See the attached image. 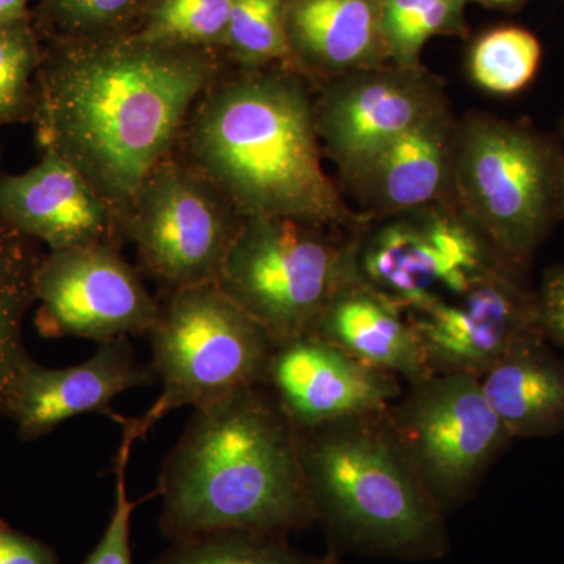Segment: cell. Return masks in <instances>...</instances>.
<instances>
[{"instance_id":"32","label":"cell","mask_w":564,"mask_h":564,"mask_svg":"<svg viewBox=\"0 0 564 564\" xmlns=\"http://www.w3.org/2000/svg\"><path fill=\"white\" fill-rule=\"evenodd\" d=\"M28 0H0V24L25 18Z\"/></svg>"},{"instance_id":"35","label":"cell","mask_w":564,"mask_h":564,"mask_svg":"<svg viewBox=\"0 0 564 564\" xmlns=\"http://www.w3.org/2000/svg\"><path fill=\"white\" fill-rule=\"evenodd\" d=\"M384 2H386V0H381V3H384Z\"/></svg>"},{"instance_id":"19","label":"cell","mask_w":564,"mask_h":564,"mask_svg":"<svg viewBox=\"0 0 564 564\" xmlns=\"http://www.w3.org/2000/svg\"><path fill=\"white\" fill-rule=\"evenodd\" d=\"M285 25L291 52L334 79L389 61L381 0H288Z\"/></svg>"},{"instance_id":"9","label":"cell","mask_w":564,"mask_h":564,"mask_svg":"<svg viewBox=\"0 0 564 564\" xmlns=\"http://www.w3.org/2000/svg\"><path fill=\"white\" fill-rule=\"evenodd\" d=\"M245 218L191 162L170 154L121 220L141 267L170 291L217 281Z\"/></svg>"},{"instance_id":"18","label":"cell","mask_w":564,"mask_h":564,"mask_svg":"<svg viewBox=\"0 0 564 564\" xmlns=\"http://www.w3.org/2000/svg\"><path fill=\"white\" fill-rule=\"evenodd\" d=\"M456 135L444 104L384 148L352 187L377 215L432 207L454 191Z\"/></svg>"},{"instance_id":"15","label":"cell","mask_w":564,"mask_h":564,"mask_svg":"<svg viewBox=\"0 0 564 564\" xmlns=\"http://www.w3.org/2000/svg\"><path fill=\"white\" fill-rule=\"evenodd\" d=\"M0 221L51 251L117 245L120 221L70 163L44 151L39 165L0 177Z\"/></svg>"},{"instance_id":"16","label":"cell","mask_w":564,"mask_h":564,"mask_svg":"<svg viewBox=\"0 0 564 564\" xmlns=\"http://www.w3.org/2000/svg\"><path fill=\"white\" fill-rule=\"evenodd\" d=\"M158 380L151 364L140 361L128 337L99 344L87 361L65 369L33 364L22 378L10 419L22 441L46 436L61 423L82 414L117 419L110 404L120 393Z\"/></svg>"},{"instance_id":"28","label":"cell","mask_w":564,"mask_h":564,"mask_svg":"<svg viewBox=\"0 0 564 564\" xmlns=\"http://www.w3.org/2000/svg\"><path fill=\"white\" fill-rule=\"evenodd\" d=\"M150 0H40L44 17L66 39L117 35Z\"/></svg>"},{"instance_id":"12","label":"cell","mask_w":564,"mask_h":564,"mask_svg":"<svg viewBox=\"0 0 564 564\" xmlns=\"http://www.w3.org/2000/svg\"><path fill=\"white\" fill-rule=\"evenodd\" d=\"M433 373L480 380L516 345L540 332L538 296L511 267H499L459 295L406 311Z\"/></svg>"},{"instance_id":"30","label":"cell","mask_w":564,"mask_h":564,"mask_svg":"<svg viewBox=\"0 0 564 564\" xmlns=\"http://www.w3.org/2000/svg\"><path fill=\"white\" fill-rule=\"evenodd\" d=\"M536 296L541 328L564 355V269H554L545 274L543 288Z\"/></svg>"},{"instance_id":"4","label":"cell","mask_w":564,"mask_h":564,"mask_svg":"<svg viewBox=\"0 0 564 564\" xmlns=\"http://www.w3.org/2000/svg\"><path fill=\"white\" fill-rule=\"evenodd\" d=\"M317 521L344 547L403 560L447 552L444 511L397 441L388 411L296 430Z\"/></svg>"},{"instance_id":"27","label":"cell","mask_w":564,"mask_h":564,"mask_svg":"<svg viewBox=\"0 0 564 564\" xmlns=\"http://www.w3.org/2000/svg\"><path fill=\"white\" fill-rule=\"evenodd\" d=\"M288 0H232L226 46L237 61L259 66L291 54Z\"/></svg>"},{"instance_id":"29","label":"cell","mask_w":564,"mask_h":564,"mask_svg":"<svg viewBox=\"0 0 564 564\" xmlns=\"http://www.w3.org/2000/svg\"><path fill=\"white\" fill-rule=\"evenodd\" d=\"M131 434L122 432L120 451L115 462V507L109 524L95 551L84 564H133L131 551V519L133 510L141 500H131L128 496V464L133 444Z\"/></svg>"},{"instance_id":"34","label":"cell","mask_w":564,"mask_h":564,"mask_svg":"<svg viewBox=\"0 0 564 564\" xmlns=\"http://www.w3.org/2000/svg\"><path fill=\"white\" fill-rule=\"evenodd\" d=\"M562 192H563V199H564V161H563V169H562Z\"/></svg>"},{"instance_id":"8","label":"cell","mask_w":564,"mask_h":564,"mask_svg":"<svg viewBox=\"0 0 564 564\" xmlns=\"http://www.w3.org/2000/svg\"><path fill=\"white\" fill-rule=\"evenodd\" d=\"M388 417L444 514L474 496L514 440L486 399L480 380L469 375L434 373L408 384Z\"/></svg>"},{"instance_id":"25","label":"cell","mask_w":564,"mask_h":564,"mask_svg":"<svg viewBox=\"0 0 564 564\" xmlns=\"http://www.w3.org/2000/svg\"><path fill=\"white\" fill-rule=\"evenodd\" d=\"M232 0H150L137 35L172 46L225 44Z\"/></svg>"},{"instance_id":"6","label":"cell","mask_w":564,"mask_h":564,"mask_svg":"<svg viewBox=\"0 0 564 564\" xmlns=\"http://www.w3.org/2000/svg\"><path fill=\"white\" fill-rule=\"evenodd\" d=\"M356 269V242L292 218H245L215 284L274 345L314 334L326 304Z\"/></svg>"},{"instance_id":"3","label":"cell","mask_w":564,"mask_h":564,"mask_svg":"<svg viewBox=\"0 0 564 564\" xmlns=\"http://www.w3.org/2000/svg\"><path fill=\"white\" fill-rule=\"evenodd\" d=\"M184 132L192 165L240 217L358 221L323 170L315 106L295 77L261 69L218 76Z\"/></svg>"},{"instance_id":"22","label":"cell","mask_w":564,"mask_h":564,"mask_svg":"<svg viewBox=\"0 0 564 564\" xmlns=\"http://www.w3.org/2000/svg\"><path fill=\"white\" fill-rule=\"evenodd\" d=\"M154 564H336V558L302 554L282 534L232 530L174 540Z\"/></svg>"},{"instance_id":"21","label":"cell","mask_w":564,"mask_h":564,"mask_svg":"<svg viewBox=\"0 0 564 564\" xmlns=\"http://www.w3.org/2000/svg\"><path fill=\"white\" fill-rule=\"evenodd\" d=\"M39 242L0 221V417H9L22 378L35 364L24 345V318L36 302Z\"/></svg>"},{"instance_id":"5","label":"cell","mask_w":564,"mask_h":564,"mask_svg":"<svg viewBox=\"0 0 564 564\" xmlns=\"http://www.w3.org/2000/svg\"><path fill=\"white\" fill-rule=\"evenodd\" d=\"M147 337L161 397L139 419H115L135 441L174 410H196L240 389L265 384L276 347L215 282L170 291Z\"/></svg>"},{"instance_id":"1","label":"cell","mask_w":564,"mask_h":564,"mask_svg":"<svg viewBox=\"0 0 564 564\" xmlns=\"http://www.w3.org/2000/svg\"><path fill=\"white\" fill-rule=\"evenodd\" d=\"M217 77L206 47L137 33L65 39L41 57L32 121L43 150L79 170L121 228L141 182L173 154Z\"/></svg>"},{"instance_id":"33","label":"cell","mask_w":564,"mask_h":564,"mask_svg":"<svg viewBox=\"0 0 564 564\" xmlns=\"http://www.w3.org/2000/svg\"><path fill=\"white\" fill-rule=\"evenodd\" d=\"M477 2L484 3L486 7H510L521 0H477Z\"/></svg>"},{"instance_id":"20","label":"cell","mask_w":564,"mask_h":564,"mask_svg":"<svg viewBox=\"0 0 564 564\" xmlns=\"http://www.w3.org/2000/svg\"><path fill=\"white\" fill-rule=\"evenodd\" d=\"M480 383L514 440L564 432V355L552 350L543 329L516 345Z\"/></svg>"},{"instance_id":"13","label":"cell","mask_w":564,"mask_h":564,"mask_svg":"<svg viewBox=\"0 0 564 564\" xmlns=\"http://www.w3.org/2000/svg\"><path fill=\"white\" fill-rule=\"evenodd\" d=\"M444 104L440 84L421 66L384 65L336 77L315 106V124L352 185L384 148Z\"/></svg>"},{"instance_id":"11","label":"cell","mask_w":564,"mask_h":564,"mask_svg":"<svg viewBox=\"0 0 564 564\" xmlns=\"http://www.w3.org/2000/svg\"><path fill=\"white\" fill-rule=\"evenodd\" d=\"M36 302L41 336L98 344L147 336L161 310L137 270L110 243L44 256L36 273Z\"/></svg>"},{"instance_id":"14","label":"cell","mask_w":564,"mask_h":564,"mask_svg":"<svg viewBox=\"0 0 564 564\" xmlns=\"http://www.w3.org/2000/svg\"><path fill=\"white\" fill-rule=\"evenodd\" d=\"M265 384L296 430L384 413L404 391L399 378L366 366L317 334L276 345Z\"/></svg>"},{"instance_id":"7","label":"cell","mask_w":564,"mask_h":564,"mask_svg":"<svg viewBox=\"0 0 564 564\" xmlns=\"http://www.w3.org/2000/svg\"><path fill=\"white\" fill-rule=\"evenodd\" d=\"M454 193L463 217L518 269L547 225L552 165L543 141L510 122L470 115L456 135Z\"/></svg>"},{"instance_id":"23","label":"cell","mask_w":564,"mask_h":564,"mask_svg":"<svg viewBox=\"0 0 564 564\" xmlns=\"http://www.w3.org/2000/svg\"><path fill=\"white\" fill-rule=\"evenodd\" d=\"M467 0H386L383 33L389 61L402 68H417L426 41L454 35L464 28Z\"/></svg>"},{"instance_id":"31","label":"cell","mask_w":564,"mask_h":564,"mask_svg":"<svg viewBox=\"0 0 564 564\" xmlns=\"http://www.w3.org/2000/svg\"><path fill=\"white\" fill-rule=\"evenodd\" d=\"M0 564H61L43 541L11 529L0 521Z\"/></svg>"},{"instance_id":"10","label":"cell","mask_w":564,"mask_h":564,"mask_svg":"<svg viewBox=\"0 0 564 564\" xmlns=\"http://www.w3.org/2000/svg\"><path fill=\"white\" fill-rule=\"evenodd\" d=\"M502 265L463 215L430 207L400 215L356 242L359 276L404 311L459 295Z\"/></svg>"},{"instance_id":"2","label":"cell","mask_w":564,"mask_h":564,"mask_svg":"<svg viewBox=\"0 0 564 564\" xmlns=\"http://www.w3.org/2000/svg\"><path fill=\"white\" fill-rule=\"evenodd\" d=\"M155 494L173 541L232 530L285 536L317 522L296 429L267 384L196 408Z\"/></svg>"},{"instance_id":"17","label":"cell","mask_w":564,"mask_h":564,"mask_svg":"<svg viewBox=\"0 0 564 564\" xmlns=\"http://www.w3.org/2000/svg\"><path fill=\"white\" fill-rule=\"evenodd\" d=\"M314 334L403 383H419L434 375L406 311L358 272L334 293Z\"/></svg>"},{"instance_id":"24","label":"cell","mask_w":564,"mask_h":564,"mask_svg":"<svg viewBox=\"0 0 564 564\" xmlns=\"http://www.w3.org/2000/svg\"><path fill=\"white\" fill-rule=\"evenodd\" d=\"M540 61L541 44L533 33L519 28H500L475 41L469 73L484 90L513 95L530 84Z\"/></svg>"},{"instance_id":"26","label":"cell","mask_w":564,"mask_h":564,"mask_svg":"<svg viewBox=\"0 0 564 564\" xmlns=\"http://www.w3.org/2000/svg\"><path fill=\"white\" fill-rule=\"evenodd\" d=\"M41 57L28 18L0 24V126L32 120Z\"/></svg>"}]
</instances>
